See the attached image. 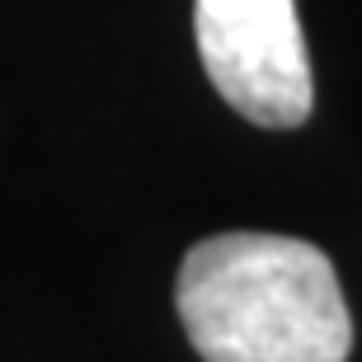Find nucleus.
<instances>
[{"instance_id":"f257e3e1","label":"nucleus","mask_w":362,"mask_h":362,"mask_svg":"<svg viewBox=\"0 0 362 362\" xmlns=\"http://www.w3.org/2000/svg\"><path fill=\"white\" fill-rule=\"evenodd\" d=\"M175 301L202 362H349L353 353L334 264L296 235L226 230L193 245Z\"/></svg>"},{"instance_id":"f03ea898","label":"nucleus","mask_w":362,"mask_h":362,"mask_svg":"<svg viewBox=\"0 0 362 362\" xmlns=\"http://www.w3.org/2000/svg\"><path fill=\"white\" fill-rule=\"evenodd\" d=\"M202 66L240 118L259 127H301L315 104L296 0H198Z\"/></svg>"}]
</instances>
